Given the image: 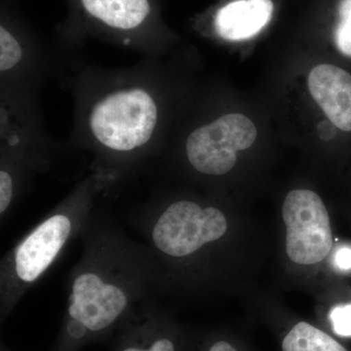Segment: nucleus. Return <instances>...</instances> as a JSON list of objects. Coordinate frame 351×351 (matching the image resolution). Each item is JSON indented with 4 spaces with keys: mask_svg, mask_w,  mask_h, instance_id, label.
<instances>
[{
    "mask_svg": "<svg viewBox=\"0 0 351 351\" xmlns=\"http://www.w3.org/2000/svg\"><path fill=\"white\" fill-rule=\"evenodd\" d=\"M331 320L336 334L351 337V304L335 307L331 313Z\"/></svg>",
    "mask_w": 351,
    "mask_h": 351,
    "instance_id": "14",
    "label": "nucleus"
},
{
    "mask_svg": "<svg viewBox=\"0 0 351 351\" xmlns=\"http://www.w3.org/2000/svg\"><path fill=\"white\" fill-rule=\"evenodd\" d=\"M334 126L331 121H321L317 126L318 135L323 140H330L336 134Z\"/></svg>",
    "mask_w": 351,
    "mask_h": 351,
    "instance_id": "17",
    "label": "nucleus"
},
{
    "mask_svg": "<svg viewBox=\"0 0 351 351\" xmlns=\"http://www.w3.org/2000/svg\"><path fill=\"white\" fill-rule=\"evenodd\" d=\"M71 230L69 217L56 214L25 237L14 254V272L18 280L29 284L38 279L68 241Z\"/></svg>",
    "mask_w": 351,
    "mask_h": 351,
    "instance_id": "6",
    "label": "nucleus"
},
{
    "mask_svg": "<svg viewBox=\"0 0 351 351\" xmlns=\"http://www.w3.org/2000/svg\"><path fill=\"white\" fill-rule=\"evenodd\" d=\"M19 41L5 27H0V69L2 73L15 68L22 60Z\"/></svg>",
    "mask_w": 351,
    "mask_h": 351,
    "instance_id": "12",
    "label": "nucleus"
},
{
    "mask_svg": "<svg viewBox=\"0 0 351 351\" xmlns=\"http://www.w3.org/2000/svg\"><path fill=\"white\" fill-rule=\"evenodd\" d=\"M125 291L95 272L76 277L68 313L55 351H77L101 338L123 319L128 309Z\"/></svg>",
    "mask_w": 351,
    "mask_h": 351,
    "instance_id": "1",
    "label": "nucleus"
},
{
    "mask_svg": "<svg viewBox=\"0 0 351 351\" xmlns=\"http://www.w3.org/2000/svg\"><path fill=\"white\" fill-rule=\"evenodd\" d=\"M336 265L341 269H351V249L343 248L338 251L335 258Z\"/></svg>",
    "mask_w": 351,
    "mask_h": 351,
    "instance_id": "16",
    "label": "nucleus"
},
{
    "mask_svg": "<svg viewBox=\"0 0 351 351\" xmlns=\"http://www.w3.org/2000/svg\"><path fill=\"white\" fill-rule=\"evenodd\" d=\"M226 230L228 221L219 209H204L191 201H178L157 219L152 241L161 253L182 258L221 239Z\"/></svg>",
    "mask_w": 351,
    "mask_h": 351,
    "instance_id": "3",
    "label": "nucleus"
},
{
    "mask_svg": "<svg viewBox=\"0 0 351 351\" xmlns=\"http://www.w3.org/2000/svg\"><path fill=\"white\" fill-rule=\"evenodd\" d=\"M282 216L286 252L298 265H309L327 257L332 246L329 214L317 193L295 189L286 196Z\"/></svg>",
    "mask_w": 351,
    "mask_h": 351,
    "instance_id": "4",
    "label": "nucleus"
},
{
    "mask_svg": "<svg viewBox=\"0 0 351 351\" xmlns=\"http://www.w3.org/2000/svg\"><path fill=\"white\" fill-rule=\"evenodd\" d=\"M308 89L330 121L351 131V75L332 64H319L308 75Z\"/></svg>",
    "mask_w": 351,
    "mask_h": 351,
    "instance_id": "7",
    "label": "nucleus"
},
{
    "mask_svg": "<svg viewBox=\"0 0 351 351\" xmlns=\"http://www.w3.org/2000/svg\"><path fill=\"white\" fill-rule=\"evenodd\" d=\"M282 351H348L334 338L308 324L300 322L283 339Z\"/></svg>",
    "mask_w": 351,
    "mask_h": 351,
    "instance_id": "11",
    "label": "nucleus"
},
{
    "mask_svg": "<svg viewBox=\"0 0 351 351\" xmlns=\"http://www.w3.org/2000/svg\"><path fill=\"white\" fill-rule=\"evenodd\" d=\"M90 15L114 29L138 27L151 11L149 0H82Z\"/></svg>",
    "mask_w": 351,
    "mask_h": 351,
    "instance_id": "9",
    "label": "nucleus"
},
{
    "mask_svg": "<svg viewBox=\"0 0 351 351\" xmlns=\"http://www.w3.org/2000/svg\"><path fill=\"white\" fill-rule=\"evenodd\" d=\"M207 351H237L230 343L226 341H219L210 346Z\"/></svg>",
    "mask_w": 351,
    "mask_h": 351,
    "instance_id": "18",
    "label": "nucleus"
},
{
    "mask_svg": "<svg viewBox=\"0 0 351 351\" xmlns=\"http://www.w3.org/2000/svg\"><path fill=\"white\" fill-rule=\"evenodd\" d=\"M335 43L339 52L351 57V0H341L339 23L335 31Z\"/></svg>",
    "mask_w": 351,
    "mask_h": 351,
    "instance_id": "13",
    "label": "nucleus"
},
{
    "mask_svg": "<svg viewBox=\"0 0 351 351\" xmlns=\"http://www.w3.org/2000/svg\"><path fill=\"white\" fill-rule=\"evenodd\" d=\"M272 12L271 0H237L219 9L215 27L226 40H246L262 31L271 19Z\"/></svg>",
    "mask_w": 351,
    "mask_h": 351,
    "instance_id": "8",
    "label": "nucleus"
},
{
    "mask_svg": "<svg viewBox=\"0 0 351 351\" xmlns=\"http://www.w3.org/2000/svg\"><path fill=\"white\" fill-rule=\"evenodd\" d=\"M158 119L156 101L147 90L133 87L104 97L92 108L89 126L107 149L127 152L151 140Z\"/></svg>",
    "mask_w": 351,
    "mask_h": 351,
    "instance_id": "2",
    "label": "nucleus"
},
{
    "mask_svg": "<svg viewBox=\"0 0 351 351\" xmlns=\"http://www.w3.org/2000/svg\"><path fill=\"white\" fill-rule=\"evenodd\" d=\"M12 176L6 170H1L0 172V213H5L12 201Z\"/></svg>",
    "mask_w": 351,
    "mask_h": 351,
    "instance_id": "15",
    "label": "nucleus"
},
{
    "mask_svg": "<svg viewBox=\"0 0 351 351\" xmlns=\"http://www.w3.org/2000/svg\"><path fill=\"white\" fill-rule=\"evenodd\" d=\"M256 138L257 128L250 119L230 113L191 132L186 140V156L202 174L225 175L234 167L237 152L249 149Z\"/></svg>",
    "mask_w": 351,
    "mask_h": 351,
    "instance_id": "5",
    "label": "nucleus"
},
{
    "mask_svg": "<svg viewBox=\"0 0 351 351\" xmlns=\"http://www.w3.org/2000/svg\"><path fill=\"white\" fill-rule=\"evenodd\" d=\"M121 338L115 351H177L170 335L154 318L131 325Z\"/></svg>",
    "mask_w": 351,
    "mask_h": 351,
    "instance_id": "10",
    "label": "nucleus"
}]
</instances>
